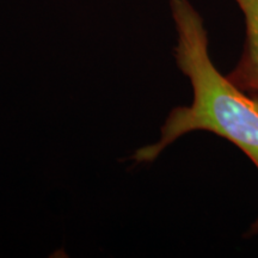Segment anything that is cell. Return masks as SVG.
Here are the masks:
<instances>
[{"mask_svg": "<svg viewBox=\"0 0 258 258\" xmlns=\"http://www.w3.org/2000/svg\"><path fill=\"white\" fill-rule=\"evenodd\" d=\"M256 233H258V219L253 222L252 225H251L250 231L247 232V234H249V235H252V234H256Z\"/></svg>", "mask_w": 258, "mask_h": 258, "instance_id": "cell-3", "label": "cell"}, {"mask_svg": "<svg viewBox=\"0 0 258 258\" xmlns=\"http://www.w3.org/2000/svg\"><path fill=\"white\" fill-rule=\"evenodd\" d=\"M177 30L175 59L192 86L189 106L170 111L157 143L138 148L129 160L152 163L177 139L206 131L231 141L258 169V97L247 96L215 69L208 53L203 19L189 0H170Z\"/></svg>", "mask_w": 258, "mask_h": 258, "instance_id": "cell-1", "label": "cell"}, {"mask_svg": "<svg viewBox=\"0 0 258 258\" xmlns=\"http://www.w3.org/2000/svg\"><path fill=\"white\" fill-rule=\"evenodd\" d=\"M243 11L246 38L237 66L228 74L238 88L258 97V0H235Z\"/></svg>", "mask_w": 258, "mask_h": 258, "instance_id": "cell-2", "label": "cell"}]
</instances>
